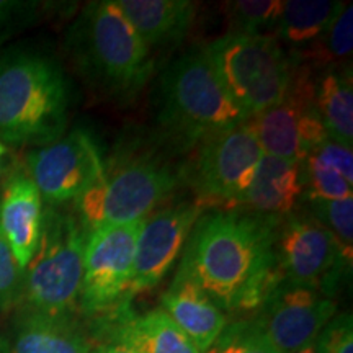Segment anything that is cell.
Segmentation results:
<instances>
[{"instance_id":"cell-1","label":"cell","mask_w":353,"mask_h":353,"mask_svg":"<svg viewBox=\"0 0 353 353\" xmlns=\"http://www.w3.org/2000/svg\"><path fill=\"white\" fill-rule=\"evenodd\" d=\"M281 219L229 208L201 213L179 272L192 278L226 316L259 311L283 281L275 254Z\"/></svg>"},{"instance_id":"cell-2","label":"cell","mask_w":353,"mask_h":353,"mask_svg":"<svg viewBox=\"0 0 353 353\" xmlns=\"http://www.w3.org/2000/svg\"><path fill=\"white\" fill-rule=\"evenodd\" d=\"M156 138L123 136L105 157L97 182L74 203L87 234L108 226L143 221L174 196L182 182V165Z\"/></svg>"},{"instance_id":"cell-3","label":"cell","mask_w":353,"mask_h":353,"mask_svg":"<svg viewBox=\"0 0 353 353\" xmlns=\"http://www.w3.org/2000/svg\"><path fill=\"white\" fill-rule=\"evenodd\" d=\"M72 82L54 57L32 48L0 52V143L41 148L68 131Z\"/></svg>"},{"instance_id":"cell-4","label":"cell","mask_w":353,"mask_h":353,"mask_svg":"<svg viewBox=\"0 0 353 353\" xmlns=\"http://www.w3.org/2000/svg\"><path fill=\"white\" fill-rule=\"evenodd\" d=\"M65 46L87 85L110 101H131L156 70L151 48L117 0L88 2L69 26Z\"/></svg>"},{"instance_id":"cell-5","label":"cell","mask_w":353,"mask_h":353,"mask_svg":"<svg viewBox=\"0 0 353 353\" xmlns=\"http://www.w3.org/2000/svg\"><path fill=\"white\" fill-rule=\"evenodd\" d=\"M249 120L229 99L203 46L174 61L159 79L156 139L172 156Z\"/></svg>"},{"instance_id":"cell-6","label":"cell","mask_w":353,"mask_h":353,"mask_svg":"<svg viewBox=\"0 0 353 353\" xmlns=\"http://www.w3.org/2000/svg\"><path fill=\"white\" fill-rule=\"evenodd\" d=\"M87 231L74 210L44 205L37 252L25 268L17 309L48 316H77Z\"/></svg>"},{"instance_id":"cell-7","label":"cell","mask_w":353,"mask_h":353,"mask_svg":"<svg viewBox=\"0 0 353 353\" xmlns=\"http://www.w3.org/2000/svg\"><path fill=\"white\" fill-rule=\"evenodd\" d=\"M229 99L249 121L283 99L293 63L272 34L228 33L203 46Z\"/></svg>"},{"instance_id":"cell-8","label":"cell","mask_w":353,"mask_h":353,"mask_svg":"<svg viewBox=\"0 0 353 353\" xmlns=\"http://www.w3.org/2000/svg\"><path fill=\"white\" fill-rule=\"evenodd\" d=\"M182 164V182L196 203L236 206L252 182L263 156L250 123L203 141Z\"/></svg>"},{"instance_id":"cell-9","label":"cell","mask_w":353,"mask_h":353,"mask_svg":"<svg viewBox=\"0 0 353 353\" xmlns=\"http://www.w3.org/2000/svg\"><path fill=\"white\" fill-rule=\"evenodd\" d=\"M46 206L76 203L103 172L105 151L92 128L79 125L54 143L34 148L21 161Z\"/></svg>"},{"instance_id":"cell-10","label":"cell","mask_w":353,"mask_h":353,"mask_svg":"<svg viewBox=\"0 0 353 353\" xmlns=\"http://www.w3.org/2000/svg\"><path fill=\"white\" fill-rule=\"evenodd\" d=\"M143 221L101 228L87 236L79 294V314L83 319H100L131 304L130 286Z\"/></svg>"},{"instance_id":"cell-11","label":"cell","mask_w":353,"mask_h":353,"mask_svg":"<svg viewBox=\"0 0 353 353\" xmlns=\"http://www.w3.org/2000/svg\"><path fill=\"white\" fill-rule=\"evenodd\" d=\"M275 254L283 281L317 290L329 298L343 273L350 272L353 259L319 221L294 211L280 221Z\"/></svg>"},{"instance_id":"cell-12","label":"cell","mask_w":353,"mask_h":353,"mask_svg":"<svg viewBox=\"0 0 353 353\" xmlns=\"http://www.w3.org/2000/svg\"><path fill=\"white\" fill-rule=\"evenodd\" d=\"M249 123L263 154L301 164L317 145L329 139L316 108L312 69L293 65L283 99Z\"/></svg>"},{"instance_id":"cell-13","label":"cell","mask_w":353,"mask_h":353,"mask_svg":"<svg viewBox=\"0 0 353 353\" xmlns=\"http://www.w3.org/2000/svg\"><path fill=\"white\" fill-rule=\"evenodd\" d=\"M335 312L337 304L321 291L281 281L252 321L278 353H291L314 342Z\"/></svg>"},{"instance_id":"cell-14","label":"cell","mask_w":353,"mask_h":353,"mask_svg":"<svg viewBox=\"0 0 353 353\" xmlns=\"http://www.w3.org/2000/svg\"><path fill=\"white\" fill-rule=\"evenodd\" d=\"M203 213L196 201L156 210L145 218L136 242L134 267L130 286V298L149 291L161 283L176 259L182 257L190 232Z\"/></svg>"},{"instance_id":"cell-15","label":"cell","mask_w":353,"mask_h":353,"mask_svg":"<svg viewBox=\"0 0 353 353\" xmlns=\"http://www.w3.org/2000/svg\"><path fill=\"white\" fill-rule=\"evenodd\" d=\"M88 334L94 342H120L136 353H200L162 309L136 314L128 304L113 314L90 321Z\"/></svg>"},{"instance_id":"cell-16","label":"cell","mask_w":353,"mask_h":353,"mask_svg":"<svg viewBox=\"0 0 353 353\" xmlns=\"http://www.w3.org/2000/svg\"><path fill=\"white\" fill-rule=\"evenodd\" d=\"M44 203L21 162H13L0 180V234L20 267L26 268L41 237Z\"/></svg>"},{"instance_id":"cell-17","label":"cell","mask_w":353,"mask_h":353,"mask_svg":"<svg viewBox=\"0 0 353 353\" xmlns=\"http://www.w3.org/2000/svg\"><path fill=\"white\" fill-rule=\"evenodd\" d=\"M95 342L77 316L15 309L2 353H94Z\"/></svg>"},{"instance_id":"cell-18","label":"cell","mask_w":353,"mask_h":353,"mask_svg":"<svg viewBox=\"0 0 353 353\" xmlns=\"http://www.w3.org/2000/svg\"><path fill=\"white\" fill-rule=\"evenodd\" d=\"M161 304L162 311L192 339L200 353L208 350L228 325V316L182 272H176Z\"/></svg>"},{"instance_id":"cell-19","label":"cell","mask_w":353,"mask_h":353,"mask_svg":"<svg viewBox=\"0 0 353 353\" xmlns=\"http://www.w3.org/2000/svg\"><path fill=\"white\" fill-rule=\"evenodd\" d=\"M301 200V165L263 154L249 188L231 210H245L281 219L293 213Z\"/></svg>"},{"instance_id":"cell-20","label":"cell","mask_w":353,"mask_h":353,"mask_svg":"<svg viewBox=\"0 0 353 353\" xmlns=\"http://www.w3.org/2000/svg\"><path fill=\"white\" fill-rule=\"evenodd\" d=\"M120 10L149 48L182 43L196 17L190 0H117Z\"/></svg>"},{"instance_id":"cell-21","label":"cell","mask_w":353,"mask_h":353,"mask_svg":"<svg viewBox=\"0 0 353 353\" xmlns=\"http://www.w3.org/2000/svg\"><path fill=\"white\" fill-rule=\"evenodd\" d=\"M303 198H353L352 148L325 139L301 162Z\"/></svg>"},{"instance_id":"cell-22","label":"cell","mask_w":353,"mask_h":353,"mask_svg":"<svg viewBox=\"0 0 353 353\" xmlns=\"http://www.w3.org/2000/svg\"><path fill=\"white\" fill-rule=\"evenodd\" d=\"M314 100L319 118L334 143L353 144V83L350 64L314 72Z\"/></svg>"},{"instance_id":"cell-23","label":"cell","mask_w":353,"mask_h":353,"mask_svg":"<svg viewBox=\"0 0 353 353\" xmlns=\"http://www.w3.org/2000/svg\"><path fill=\"white\" fill-rule=\"evenodd\" d=\"M343 7V2L329 0H290L285 2L273 37L280 44H288V54H296L329 28Z\"/></svg>"},{"instance_id":"cell-24","label":"cell","mask_w":353,"mask_h":353,"mask_svg":"<svg viewBox=\"0 0 353 353\" xmlns=\"http://www.w3.org/2000/svg\"><path fill=\"white\" fill-rule=\"evenodd\" d=\"M353 50V8L347 6L332 20L329 28L309 44L306 50L288 54L293 65H307L312 70L325 69L335 65L337 61L350 57Z\"/></svg>"},{"instance_id":"cell-25","label":"cell","mask_w":353,"mask_h":353,"mask_svg":"<svg viewBox=\"0 0 353 353\" xmlns=\"http://www.w3.org/2000/svg\"><path fill=\"white\" fill-rule=\"evenodd\" d=\"M280 0H239L229 3V20L234 33L272 34L283 12Z\"/></svg>"},{"instance_id":"cell-26","label":"cell","mask_w":353,"mask_h":353,"mask_svg":"<svg viewBox=\"0 0 353 353\" xmlns=\"http://www.w3.org/2000/svg\"><path fill=\"white\" fill-rule=\"evenodd\" d=\"M307 214L329 229L339 244L353 257V198L342 200H319V198H303Z\"/></svg>"},{"instance_id":"cell-27","label":"cell","mask_w":353,"mask_h":353,"mask_svg":"<svg viewBox=\"0 0 353 353\" xmlns=\"http://www.w3.org/2000/svg\"><path fill=\"white\" fill-rule=\"evenodd\" d=\"M205 353H278V350L250 319L228 324Z\"/></svg>"},{"instance_id":"cell-28","label":"cell","mask_w":353,"mask_h":353,"mask_svg":"<svg viewBox=\"0 0 353 353\" xmlns=\"http://www.w3.org/2000/svg\"><path fill=\"white\" fill-rule=\"evenodd\" d=\"M23 278L25 270L0 234V314L19 307Z\"/></svg>"},{"instance_id":"cell-29","label":"cell","mask_w":353,"mask_h":353,"mask_svg":"<svg viewBox=\"0 0 353 353\" xmlns=\"http://www.w3.org/2000/svg\"><path fill=\"white\" fill-rule=\"evenodd\" d=\"M43 3L23 0H0V44L37 23Z\"/></svg>"},{"instance_id":"cell-30","label":"cell","mask_w":353,"mask_h":353,"mask_svg":"<svg viewBox=\"0 0 353 353\" xmlns=\"http://www.w3.org/2000/svg\"><path fill=\"white\" fill-rule=\"evenodd\" d=\"M319 353H353V321L350 312L335 316L316 339Z\"/></svg>"},{"instance_id":"cell-31","label":"cell","mask_w":353,"mask_h":353,"mask_svg":"<svg viewBox=\"0 0 353 353\" xmlns=\"http://www.w3.org/2000/svg\"><path fill=\"white\" fill-rule=\"evenodd\" d=\"M94 353H136L132 348L126 347L125 343L114 342V341H103L95 342Z\"/></svg>"},{"instance_id":"cell-32","label":"cell","mask_w":353,"mask_h":353,"mask_svg":"<svg viewBox=\"0 0 353 353\" xmlns=\"http://www.w3.org/2000/svg\"><path fill=\"white\" fill-rule=\"evenodd\" d=\"M291 353H319V348H317V343L314 341V342L307 343V345L298 348V350H294V352H291Z\"/></svg>"},{"instance_id":"cell-33","label":"cell","mask_w":353,"mask_h":353,"mask_svg":"<svg viewBox=\"0 0 353 353\" xmlns=\"http://www.w3.org/2000/svg\"><path fill=\"white\" fill-rule=\"evenodd\" d=\"M7 145L3 144V143H0V169H2V159H3V156H6L7 154Z\"/></svg>"}]
</instances>
